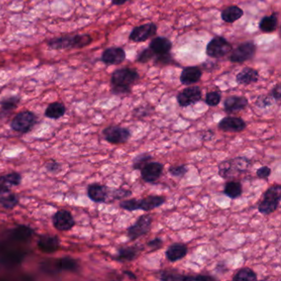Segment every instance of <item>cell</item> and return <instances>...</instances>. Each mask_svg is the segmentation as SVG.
Returning <instances> with one entry per match:
<instances>
[{
	"instance_id": "9c48e42d",
	"label": "cell",
	"mask_w": 281,
	"mask_h": 281,
	"mask_svg": "<svg viewBox=\"0 0 281 281\" xmlns=\"http://www.w3.org/2000/svg\"><path fill=\"white\" fill-rule=\"evenodd\" d=\"M152 217L150 214L141 216L134 224L127 230V237L130 241H136L140 238L147 234L151 230Z\"/></svg>"
},
{
	"instance_id": "e575fe53",
	"label": "cell",
	"mask_w": 281,
	"mask_h": 281,
	"mask_svg": "<svg viewBox=\"0 0 281 281\" xmlns=\"http://www.w3.org/2000/svg\"><path fill=\"white\" fill-rule=\"evenodd\" d=\"M232 280H258V274L253 270L250 269L248 267H244L239 270L234 276L232 277Z\"/></svg>"
},
{
	"instance_id": "ba28073f",
	"label": "cell",
	"mask_w": 281,
	"mask_h": 281,
	"mask_svg": "<svg viewBox=\"0 0 281 281\" xmlns=\"http://www.w3.org/2000/svg\"><path fill=\"white\" fill-rule=\"evenodd\" d=\"M105 140L112 144H123L129 141L132 138V133L130 130L118 126H110L102 130Z\"/></svg>"
},
{
	"instance_id": "d4e9b609",
	"label": "cell",
	"mask_w": 281,
	"mask_h": 281,
	"mask_svg": "<svg viewBox=\"0 0 281 281\" xmlns=\"http://www.w3.org/2000/svg\"><path fill=\"white\" fill-rule=\"evenodd\" d=\"M188 246H186L185 244L176 242L168 248L165 255L168 262L174 263L185 258L186 256L188 255Z\"/></svg>"
},
{
	"instance_id": "d6986e66",
	"label": "cell",
	"mask_w": 281,
	"mask_h": 281,
	"mask_svg": "<svg viewBox=\"0 0 281 281\" xmlns=\"http://www.w3.org/2000/svg\"><path fill=\"white\" fill-rule=\"evenodd\" d=\"M166 202V198L162 196L151 194L143 199L136 200V210H143L144 212L152 210L162 206Z\"/></svg>"
},
{
	"instance_id": "b9f144b4",
	"label": "cell",
	"mask_w": 281,
	"mask_h": 281,
	"mask_svg": "<svg viewBox=\"0 0 281 281\" xmlns=\"http://www.w3.org/2000/svg\"><path fill=\"white\" fill-rule=\"evenodd\" d=\"M168 172L174 178H182L185 176L188 172V168L185 165L179 166H172L169 168Z\"/></svg>"
},
{
	"instance_id": "9a60e30c",
	"label": "cell",
	"mask_w": 281,
	"mask_h": 281,
	"mask_svg": "<svg viewBox=\"0 0 281 281\" xmlns=\"http://www.w3.org/2000/svg\"><path fill=\"white\" fill-rule=\"evenodd\" d=\"M54 227L59 231H70L75 225L74 218L70 211L60 210L54 214L52 218Z\"/></svg>"
},
{
	"instance_id": "1f68e13d",
	"label": "cell",
	"mask_w": 281,
	"mask_h": 281,
	"mask_svg": "<svg viewBox=\"0 0 281 281\" xmlns=\"http://www.w3.org/2000/svg\"><path fill=\"white\" fill-rule=\"evenodd\" d=\"M34 234V230L26 225H19L11 231V237L18 241H26Z\"/></svg>"
},
{
	"instance_id": "60d3db41",
	"label": "cell",
	"mask_w": 281,
	"mask_h": 281,
	"mask_svg": "<svg viewBox=\"0 0 281 281\" xmlns=\"http://www.w3.org/2000/svg\"><path fill=\"white\" fill-rule=\"evenodd\" d=\"M221 99H222V95L220 92L217 91L208 92L206 95V104L211 108L217 106L220 104Z\"/></svg>"
},
{
	"instance_id": "83f0119b",
	"label": "cell",
	"mask_w": 281,
	"mask_h": 281,
	"mask_svg": "<svg viewBox=\"0 0 281 281\" xmlns=\"http://www.w3.org/2000/svg\"><path fill=\"white\" fill-rule=\"evenodd\" d=\"M22 182V176L18 172H11L0 176V192H8L12 186H19Z\"/></svg>"
},
{
	"instance_id": "c3c4849f",
	"label": "cell",
	"mask_w": 281,
	"mask_h": 281,
	"mask_svg": "<svg viewBox=\"0 0 281 281\" xmlns=\"http://www.w3.org/2000/svg\"><path fill=\"white\" fill-rule=\"evenodd\" d=\"M124 274L127 276L129 277L130 279V280H137V276H136V274H134L133 272H130V270H124L123 272Z\"/></svg>"
},
{
	"instance_id": "7c38bea8",
	"label": "cell",
	"mask_w": 281,
	"mask_h": 281,
	"mask_svg": "<svg viewBox=\"0 0 281 281\" xmlns=\"http://www.w3.org/2000/svg\"><path fill=\"white\" fill-rule=\"evenodd\" d=\"M126 59V53L122 47H108L104 50L100 60L106 66H119Z\"/></svg>"
},
{
	"instance_id": "f1b7e54d",
	"label": "cell",
	"mask_w": 281,
	"mask_h": 281,
	"mask_svg": "<svg viewBox=\"0 0 281 281\" xmlns=\"http://www.w3.org/2000/svg\"><path fill=\"white\" fill-rule=\"evenodd\" d=\"M56 269L57 272H76L80 269V264L77 260L70 256L60 258L59 260H56Z\"/></svg>"
},
{
	"instance_id": "f546056e",
	"label": "cell",
	"mask_w": 281,
	"mask_h": 281,
	"mask_svg": "<svg viewBox=\"0 0 281 281\" xmlns=\"http://www.w3.org/2000/svg\"><path fill=\"white\" fill-rule=\"evenodd\" d=\"M66 112V106L62 102H54L49 104L44 110V116L49 119L58 120L64 116Z\"/></svg>"
},
{
	"instance_id": "7402d4cb",
	"label": "cell",
	"mask_w": 281,
	"mask_h": 281,
	"mask_svg": "<svg viewBox=\"0 0 281 281\" xmlns=\"http://www.w3.org/2000/svg\"><path fill=\"white\" fill-rule=\"evenodd\" d=\"M38 248L44 253H54L58 251L60 246V240L54 235H42L38 242Z\"/></svg>"
},
{
	"instance_id": "8fae6325",
	"label": "cell",
	"mask_w": 281,
	"mask_h": 281,
	"mask_svg": "<svg viewBox=\"0 0 281 281\" xmlns=\"http://www.w3.org/2000/svg\"><path fill=\"white\" fill-rule=\"evenodd\" d=\"M157 32V24L150 22L134 28L130 34L129 40L136 43L144 42L150 38L156 36Z\"/></svg>"
},
{
	"instance_id": "f6af8a7d",
	"label": "cell",
	"mask_w": 281,
	"mask_h": 281,
	"mask_svg": "<svg viewBox=\"0 0 281 281\" xmlns=\"http://www.w3.org/2000/svg\"><path fill=\"white\" fill-rule=\"evenodd\" d=\"M46 168L47 172H49L50 174H56L60 171L61 165L60 162L52 160V161L47 162Z\"/></svg>"
},
{
	"instance_id": "ab89813d",
	"label": "cell",
	"mask_w": 281,
	"mask_h": 281,
	"mask_svg": "<svg viewBox=\"0 0 281 281\" xmlns=\"http://www.w3.org/2000/svg\"><path fill=\"white\" fill-rule=\"evenodd\" d=\"M155 54L152 52L150 47L144 48L141 52H138L136 58V62L140 64L148 63L154 58Z\"/></svg>"
},
{
	"instance_id": "5bb4252c",
	"label": "cell",
	"mask_w": 281,
	"mask_h": 281,
	"mask_svg": "<svg viewBox=\"0 0 281 281\" xmlns=\"http://www.w3.org/2000/svg\"><path fill=\"white\" fill-rule=\"evenodd\" d=\"M144 250V246L140 244H134L133 246H123L118 249V253L113 258L118 262H132L138 258L141 252Z\"/></svg>"
},
{
	"instance_id": "44dd1931",
	"label": "cell",
	"mask_w": 281,
	"mask_h": 281,
	"mask_svg": "<svg viewBox=\"0 0 281 281\" xmlns=\"http://www.w3.org/2000/svg\"><path fill=\"white\" fill-rule=\"evenodd\" d=\"M202 77V71L198 66H186L180 75V82L185 86H190L199 82Z\"/></svg>"
},
{
	"instance_id": "277c9868",
	"label": "cell",
	"mask_w": 281,
	"mask_h": 281,
	"mask_svg": "<svg viewBox=\"0 0 281 281\" xmlns=\"http://www.w3.org/2000/svg\"><path fill=\"white\" fill-rule=\"evenodd\" d=\"M280 200V186H272L264 194V198L258 206V211L263 216H269L274 213L279 207Z\"/></svg>"
},
{
	"instance_id": "d6a6232c",
	"label": "cell",
	"mask_w": 281,
	"mask_h": 281,
	"mask_svg": "<svg viewBox=\"0 0 281 281\" xmlns=\"http://www.w3.org/2000/svg\"><path fill=\"white\" fill-rule=\"evenodd\" d=\"M20 102H21V96L18 95L6 96L0 100V108L4 112H10L18 108Z\"/></svg>"
},
{
	"instance_id": "ffe728a7",
	"label": "cell",
	"mask_w": 281,
	"mask_h": 281,
	"mask_svg": "<svg viewBox=\"0 0 281 281\" xmlns=\"http://www.w3.org/2000/svg\"><path fill=\"white\" fill-rule=\"evenodd\" d=\"M110 188L106 186L94 183L88 188V196L89 199L96 203H106L108 202Z\"/></svg>"
},
{
	"instance_id": "5b68a950",
	"label": "cell",
	"mask_w": 281,
	"mask_h": 281,
	"mask_svg": "<svg viewBox=\"0 0 281 281\" xmlns=\"http://www.w3.org/2000/svg\"><path fill=\"white\" fill-rule=\"evenodd\" d=\"M232 46L226 38L216 36L212 38L206 46L207 56L212 59H221L232 52Z\"/></svg>"
},
{
	"instance_id": "7a4b0ae2",
	"label": "cell",
	"mask_w": 281,
	"mask_h": 281,
	"mask_svg": "<svg viewBox=\"0 0 281 281\" xmlns=\"http://www.w3.org/2000/svg\"><path fill=\"white\" fill-rule=\"evenodd\" d=\"M94 42L89 34H76L72 36H63L59 38H52L47 40L48 48L54 50H62L82 49L88 46Z\"/></svg>"
},
{
	"instance_id": "52a82bcc",
	"label": "cell",
	"mask_w": 281,
	"mask_h": 281,
	"mask_svg": "<svg viewBox=\"0 0 281 281\" xmlns=\"http://www.w3.org/2000/svg\"><path fill=\"white\" fill-rule=\"evenodd\" d=\"M38 118L35 113L30 110H24L18 113L11 122L10 126L14 132L28 133L35 126Z\"/></svg>"
},
{
	"instance_id": "e0dca14e",
	"label": "cell",
	"mask_w": 281,
	"mask_h": 281,
	"mask_svg": "<svg viewBox=\"0 0 281 281\" xmlns=\"http://www.w3.org/2000/svg\"><path fill=\"white\" fill-rule=\"evenodd\" d=\"M160 279L164 281L171 280H216V278L204 274H180L176 272H170V270H164L160 274Z\"/></svg>"
},
{
	"instance_id": "2e32d148",
	"label": "cell",
	"mask_w": 281,
	"mask_h": 281,
	"mask_svg": "<svg viewBox=\"0 0 281 281\" xmlns=\"http://www.w3.org/2000/svg\"><path fill=\"white\" fill-rule=\"evenodd\" d=\"M246 123L244 119L236 116H225L220 120L218 129L224 132L239 133L246 129Z\"/></svg>"
},
{
	"instance_id": "ee69618b",
	"label": "cell",
	"mask_w": 281,
	"mask_h": 281,
	"mask_svg": "<svg viewBox=\"0 0 281 281\" xmlns=\"http://www.w3.org/2000/svg\"><path fill=\"white\" fill-rule=\"evenodd\" d=\"M164 245V240L161 238H155L150 240L147 242V246L150 248L152 251L158 250L162 248Z\"/></svg>"
},
{
	"instance_id": "74e56055",
	"label": "cell",
	"mask_w": 281,
	"mask_h": 281,
	"mask_svg": "<svg viewBox=\"0 0 281 281\" xmlns=\"http://www.w3.org/2000/svg\"><path fill=\"white\" fill-rule=\"evenodd\" d=\"M152 155L150 154L148 152H144V154L137 155L134 158L132 168L134 170H140L147 162H150V160H152Z\"/></svg>"
},
{
	"instance_id": "484cf974",
	"label": "cell",
	"mask_w": 281,
	"mask_h": 281,
	"mask_svg": "<svg viewBox=\"0 0 281 281\" xmlns=\"http://www.w3.org/2000/svg\"><path fill=\"white\" fill-rule=\"evenodd\" d=\"M279 18L277 12H273L269 16H264L259 22L258 28L264 33H272L278 28Z\"/></svg>"
},
{
	"instance_id": "8992f818",
	"label": "cell",
	"mask_w": 281,
	"mask_h": 281,
	"mask_svg": "<svg viewBox=\"0 0 281 281\" xmlns=\"http://www.w3.org/2000/svg\"><path fill=\"white\" fill-rule=\"evenodd\" d=\"M256 44L252 40L242 42L230 52L228 60L235 64H242L251 60L256 56Z\"/></svg>"
},
{
	"instance_id": "603a6c76",
	"label": "cell",
	"mask_w": 281,
	"mask_h": 281,
	"mask_svg": "<svg viewBox=\"0 0 281 281\" xmlns=\"http://www.w3.org/2000/svg\"><path fill=\"white\" fill-rule=\"evenodd\" d=\"M259 80V73L255 68L251 67H244L236 75V82L238 85L248 86L255 84Z\"/></svg>"
},
{
	"instance_id": "cb8c5ba5",
	"label": "cell",
	"mask_w": 281,
	"mask_h": 281,
	"mask_svg": "<svg viewBox=\"0 0 281 281\" xmlns=\"http://www.w3.org/2000/svg\"><path fill=\"white\" fill-rule=\"evenodd\" d=\"M148 47L152 50V52L154 53L155 56L157 54H166L168 52H171L172 48V43L168 38L164 36H157L152 38L150 42Z\"/></svg>"
},
{
	"instance_id": "ac0fdd59",
	"label": "cell",
	"mask_w": 281,
	"mask_h": 281,
	"mask_svg": "<svg viewBox=\"0 0 281 281\" xmlns=\"http://www.w3.org/2000/svg\"><path fill=\"white\" fill-rule=\"evenodd\" d=\"M248 99L244 96H228L224 102V110L227 114H234L248 106Z\"/></svg>"
},
{
	"instance_id": "7bdbcfd3",
	"label": "cell",
	"mask_w": 281,
	"mask_h": 281,
	"mask_svg": "<svg viewBox=\"0 0 281 281\" xmlns=\"http://www.w3.org/2000/svg\"><path fill=\"white\" fill-rule=\"evenodd\" d=\"M272 174V169L268 166H262L256 170V176L260 179L268 180Z\"/></svg>"
},
{
	"instance_id": "7dc6e473",
	"label": "cell",
	"mask_w": 281,
	"mask_h": 281,
	"mask_svg": "<svg viewBox=\"0 0 281 281\" xmlns=\"http://www.w3.org/2000/svg\"><path fill=\"white\" fill-rule=\"evenodd\" d=\"M130 0H112V2L113 5H116V6H122V5H124V4L129 2Z\"/></svg>"
},
{
	"instance_id": "6da1fadb",
	"label": "cell",
	"mask_w": 281,
	"mask_h": 281,
	"mask_svg": "<svg viewBox=\"0 0 281 281\" xmlns=\"http://www.w3.org/2000/svg\"><path fill=\"white\" fill-rule=\"evenodd\" d=\"M136 68L124 67L113 71L110 76V92L116 96H126L132 94V88L140 80Z\"/></svg>"
},
{
	"instance_id": "4316f807",
	"label": "cell",
	"mask_w": 281,
	"mask_h": 281,
	"mask_svg": "<svg viewBox=\"0 0 281 281\" xmlns=\"http://www.w3.org/2000/svg\"><path fill=\"white\" fill-rule=\"evenodd\" d=\"M244 10L237 5H232L225 8L221 12V18L227 24H234L244 16Z\"/></svg>"
},
{
	"instance_id": "30bf717a",
	"label": "cell",
	"mask_w": 281,
	"mask_h": 281,
	"mask_svg": "<svg viewBox=\"0 0 281 281\" xmlns=\"http://www.w3.org/2000/svg\"><path fill=\"white\" fill-rule=\"evenodd\" d=\"M202 90L199 86H189L176 95V101L180 108H188L202 101Z\"/></svg>"
},
{
	"instance_id": "3957f363",
	"label": "cell",
	"mask_w": 281,
	"mask_h": 281,
	"mask_svg": "<svg viewBox=\"0 0 281 281\" xmlns=\"http://www.w3.org/2000/svg\"><path fill=\"white\" fill-rule=\"evenodd\" d=\"M251 161L246 157L239 156L225 160L218 166V175L225 180H231L248 171Z\"/></svg>"
},
{
	"instance_id": "8d00e7d4",
	"label": "cell",
	"mask_w": 281,
	"mask_h": 281,
	"mask_svg": "<svg viewBox=\"0 0 281 281\" xmlns=\"http://www.w3.org/2000/svg\"><path fill=\"white\" fill-rule=\"evenodd\" d=\"M132 190L124 189V188H119V189H113L110 190V194H109V198L108 202H115V200H122L126 199L128 197L132 196Z\"/></svg>"
},
{
	"instance_id": "4dcf8cb0",
	"label": "cell",
	"mask_w": 281,
	"mask_h": 281,
	"mask_svg": "<svg viewBox=\"0 0 281 281\" xmlns=\"http://www.w3.org/2000/svg\"><path fill=\"white\" fill-rule=\"evenodd\" d=\"M19 198L10 190L0 192V206L6 210H12L18 204Z\"/></svg>"
},
{
	"instance_id": "d590c367",
	"label": "cell",
	"mask_w": 281,
	"mask_h": 281,
	"mask_svg": "<svg viewBox=\"0 0 281 281\" xmlns=\"http://www.w3.org/2000/svg\"><path fill=\"white\" fill-rule=\"evenodd\" d=\"M176 62L174 60L171 52L166 54H157L154 58V66L162 68L168 66H176Z\"/></svg>"
},
{
	"instance_id": "4fadbf2b",
	"label": "cell",
	"mask_w": 281,
	"mask_h": 281,
	"mask_svg": "<svg viewBox=\"0 0 281 281\" xmlns=\"http://www.w3.org/2000/svg\"><path fill=\"white\" fill-rule=\"evenodd\" d=\"M164 164L160 162H148L140 169L141 178L147 183L157 182L164 172Z\"/></svg>"
},
{
	"instance_id": "f35d334b",
	"label": "cell",
	"mask_w": 281,
	"mask_h": 281,
	"mask_svg": "<svg viewBox=\"0 0 281 281\" xmlns=\"http://www.w3.org/2000/svg\"><path fill=\"white\" fill-rule=\"evenodd\" d=\"M276 104L274 98H272L270 94H265V95H260L256 100L255 105L260 109H267L272 108V106Z\"/></svg>"
},
{
	"instance_id": "836d02e7",
	"label": "cell",
	"mask_w": 281,
	"mask_h": 281,
	"mask_svg": "<svg viewBox=\"0 0 281 281\" xmlns=\"http://www.w3.org/2000/svg\"><path fill=\"white\" fill-rule=\"evenodd\" d=\"M242 192L244 190H242V183L237 180H230L226 183L224 189V193L228 197H230V199H237L241 196Z\"/></svg>"
},
{
	"instance_id": "bcb514c9",
	"label": "cell",
	"mask_w": 281,
	"mask_h": 281,
	"mask_svg": "<svg viewBox=\"0 0 281 281\" xmlns=\"http://www.w3.org/2000/svg\"><path fill=\"white\" fill-rule=\"evenodd\" d=\"M270 95L274 98V101L279 102L281 99V85L280 84H277L274 85V88L270 91Z\"/></svg>"
}]
</instances>
